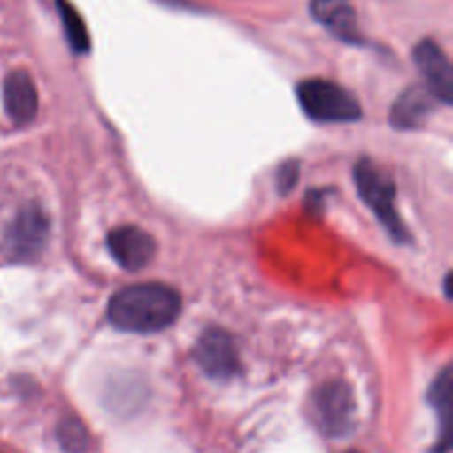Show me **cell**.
<instances>
[{
  "mask_svg": "<svg viewBox=\"0 0 453 453\" xmlns=\"http://www.w3.org/2000/svg\"><path fill=\"white\" fill-rule=\"evenodd\" d=\"M314 410H317L319 425L327 436L345 438L352 434L357 423V403L348 383L332 380L323 385L314 396Z\"/></svg>",
  "mask_w": 453,
  "mask_h": 453,
  "instance_id": "4",
  "label": "cell"
},
{
  "mask_svg": "<svg viewBox=\"0 0 453 453\" xmlns=\"http://www.w3.org/2000/svg\"><path fill=\"white\" fill-rule=\"evenodd\" d=\"M193 354L195 361L199 363V367H202L211 379H233V376H237L239 370H242L234 339L226 330H219V327L203 330L197 345H195Z\"/></svg>",
  "mask_w": 453,
  "mask_h": 453,
  "instance_id": "6",
  "label": "cell"
},
{
  "mask_svg": "<svg viewBox=\"0 0 453 453\" xmlns=\"http://www.w3.org/2000/svg\"><path fill=\"white\" fill-rule=\"evenodd\" d=\"M296 181H299V164L296 162L281 164V166H279V173H277L279 193L288 195L292 188H295Z\"/></svg>",
  "mask_w": 453,
  "mask_h": 453,
  "instance_id": "15",
  "label": "cell"
},
{
  "mask_svg": "<svg viewBox=\"0 0 453 453\" xmlns=\"http://www.w3.org/2000/svg\"><path fill=\"white\" fill-rule=\"evenodd\" d=\"M296 96L303 113L314 122H357L363 115L357 97L330 80H305L296 88Z\"/></svg>",
  "mask_w": 453,
  "mask_h": 453,
  "instance_id": "3",
  "label": "cell"
},
{
  "mask_svg": "<svg viewBox=\"0 0 453 453\" xmlns=\"http://www.w3.org/2000/svg\"><path fill=\"white\" fill-rule=\"evenodd\" d=\"M58 13H60L62 27H65L66 40H69L71 49L75 53H87L91 47V38H88L87 25H84L82 16L78 13V9L69 3V0H58Z\"/></svg>",
  "mask_w": 453,
  "mask_h": 453,
  "instance_id": "12",
  "label": "cell"
},
{
  "mask_svg": "<svg viewBox=\"0 0 453 453\" xmlns=\"http://www.w3.org/2000/svg\"><path fill=\"white\" fill-rule=\"evenodd\" d=\"M429 401L436 407V411L441 414L442 427H447V420H449V410H451V372L442 370V374L434 380L432 392H429Z\"/></svg>",
  "mask_w": 453,
  "mask_h": 453,
  "instance_id": "14",
  "label": "cell"
},
{
  "mask_svg": "<svg viewBox=\"0 0 453 453\" xmlns=\"http://www.w3.org/2000/svg\"><path fill=\"white\" fill-rule=\"evenodd\" d=\"M349 453H361V451H349Z\"/></svg>",
  "mask_w": 453,
  "mask_h": 453,
  "instance_id": "16",
  "label": "cell"
},
{
  "mask_svg": "<svg viewBox=\"0 0 453 453\" xmlns=\"http://www.w3.org/2000/svg\"><path fill=\"white\" fill-rule=\"evenodd\" d=\"M3 100L4 111H7L9 119L18 127L34 122L35 113H38V91L27 71L16 69L4 78L3 87Z\"/></svg>",
  "mask_w": 453,
  "mask_h": 453,
  "instance_id": "9",
  "label": "cell"
},
{
  "mask_svg": "<svg viewBox=\"0 0 453 453\" xmlns=\"http://www.w3.org/2000/svg\"><path fill=\"white\" fill-rule=\"evenodd\" d=\"M354 181H357L358 195L363 202L374 211L380 224L398 243L410 242L405 224L396 212V184L388 171L374 164L372 159H361L354 168Z\"/></svg>",
  "mask_w": 453,
  "mask_h": 453,
  "instance_id": "2",
  "label": "cell"
},
{
  "mask_svg": "<svg viewBox=\"0 0 453 453\" xmlns=\"http://www.w3.org/2000/svg\"><path fill=\"white\" fill-rule=\"evenodd\" d=\"M310 12L336 38L345 40V42H363L361 34H358L357 13L349 7L348 0H312Z\"/></svg>",
  "mask_w": 453,
  "mask_h": 453,
  "instance_id": "10",
  "label": "cell"
},
{
  "mask_svg": "<svg viewBox=\"0 0 453 453\" xmlns=\"http://www.w3.org/2000/svg\"><path fill=\"white\" fill-rule=\"evenodd\" d=\"M181 296L164 283H137L115 292L109 303L111 326L133 334L162 332L177 321Z\"/></svg>",
  "mask_w": 453,
  "mask_h": 453,
  "instance_id": "1",
  "label": "cell"
},
{
  "mask_svg": "<svg viewBox=\"0 0 453 453\" xmlns=\"http://www.w3.org/2000/svg\"><path fill=\"white\" fill-rule=\"evenodd\" d=\"M414 62L427 82L429 93L441 104H453V71L445 51L434 40H423L414 47Z\"/></svg>",
  "mask_w": 453,
  "mask_h": 453,
  "instance_id": "7",
  "label": "cell"
},
{
  "mask_svg": "<svg viewBox=\"0 0 453 453\" xmlns=\"http://www.w3.org/2000/svg\"><path fill=\"white\" fill-rule=\"evenodd\" d=\"M109 252L128 273L146 268L155 257V239L137 226H122L109 234Z\"/></svg>",
  "mask_w": 453,
  "mask_h": 453,
  "instance_id": "8",
  "label": "cell"
},
{
  "mask_svg": "<svg viewBox=\"0 0 453 453\" xmlns=\"http://www.w3.org/2000/svg\"><path fill=\"white\" fill-rule=\"evenodd\" d=\"M58 442L65 451L69 453H84L88 447V432L78 418L69 416L62 418L58 425Z\"/></svg>",
  "mask_w": 453,
  "mask_h": 453,
  "instance_id": "13",
  "label": "cell"
},
{
  "mask_svg": "<svg viewBox=\"0 0 453 453\" xmlns=\"http://www.w3.org/2000/svg\"><path fill=\"white\" fill-rule=\"evenodd\" d=\"M436 97L429 93L427 87H411L398 96L392 106V124L396 128H416L427 119L434 111Z\"/></svg>",
  "mask_w": 453,
  "mask_h": 453,
  "instance_id": "11",
  "label": "cell"
},
{
  "mask_svg": "<svg viewBox=\"0 0 453 453\" xmlns=\"http://www.w3.org/2000/svg\"><path fill=\"white\" fill-rule=\"evenodd\" d=\"M49 219L38 206H25L12 221L4 237V250L13 261H34L44 250Z\"/></svg>",
  "mask_w": 453,
  "mask_h": 453,
  "instance_id": "5",
  "label": "cell"
}]
</instances>
